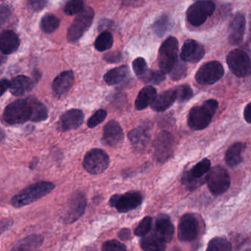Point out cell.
Instances as JSON below:
<instances>
[{"instance_id":"20","label":"cell","mask_w":251,"mask_h":251,"mask_svg":"<svg viewBox=\"0 0 251 251\" xmlns=\"http://www.w3.org/2000/svg\"><path fill=\"white\" fill-rule=\"evenodd\" d=\"M75 75L73 71H64L58 75L52 82V92L57 97L64 96L73 86Z\"/></svg>"},{"instance_id":"47","label":"cell","mask_w":251,"mask_h":251,"mask_svg":"<svg viewBox=\"0 0 251 251\" xmlns=\"http://www.w3.org/2000/svg\"><path fill=\"white\" fill-rule=\"evenodd\" d=\"M118 237L123 241L129 240L131 238V232L128 228H123L119 232Z\"/></svg>"},{"instance_id":"45","label":"cell","mask_w":251,"mask_h":251,"mask_svg":"<svg viewBox=\"0 0 251 251\" xmlns=\"http://www.w3.org/2000/svg\"><path fill=\"white\" fill-rule=\"evenodd\" d=\"M48 2L43 1V0H34V1H30L28 2V6L32 11L39 12L42 11L46 6Z\"/></svg>"},{"instance_id":"43","label":"cell","mask_w":251,"mask_h":251,"mask_svg":"<svg viewBox=\"0 0 251 251\" xmlns=\"http://www.w3.org/2000/svg\"><path fill=\"white\" fill-rule=\"evenodd\" d=\"M102 251H126V246L117 240H109L104 242Z\"/></svg>"},{"instance_id":"16","label":"cell","mask_w":251,"mask_h":251,"mask_svg":"<svg viewBox=\"0 0 251 251\" xmlns=\"http://www.w3.org/2000/svg\"><path fill=\"white\" fill-rule=\"evenodd\" d=\"M124 133L120 125L115 120L108 122L103 128L102 141L104 145L117 148L123 143Z\"/></svg>"},{"instance_id":"52","label":"cell","mask_w":251,"mask_h":251,"mask_svg":"<svg viewBox=\"0 0 251 251\" xmlns=\"http://www.w3.org/2000/svg\"><path fill=\"white\" fill-rule=\"evenodd\" d=\"M246 251H251V249H248V250H247Z\"/></svg>"},{"instance_id":"25","label":"cell","mask_w":251,"mask_h":251,"mask_svg":"<svg viewBox=\"0 0 251 251\" xmlns=\"http://www.w3.org/2000/svg\"><path fill=\"white\" fill-rule=\"evenodd\" d=\"M176 100H177L176 91L170 89L158 95L151 105V108L157 112H163L170 108L176 102Z\"/></svg>"},{"instance_id":"17","label":"cell","mask_w":251,"mask_h":251,"mask_svg":"<svg viewBox=\"0 0 251 251\" xmlns=\"http://www.w3.org/2000/svg\"><path fill=\"white\" fill-rule=\"evenodd\" d=\"M205 55V48L195 40H187L184 42L180 52V58L185 62L196 64Z\"/></svg>"},{"instance_id":"37","label":"cell","mask_w":251,"mask_h":251,"mask_svg":"<svg viewBox=\"0 0 251 251\" xmlns=\"http://www.w3.org/2000/svg\"><path fill=\"white\" fill-rule=\"evenodd\" d=\"M85 9L84 3L80 0H73L67 2L64 8V14L67 16L78 15Z\"/></svg>"},{"instance_id":"28","label":"cell","mask_w":251,"mask_h":251,"mask_svg":"<svg viewBox=\"0 0 251 251\" xmlns=\"http://www.w3.org/2000/svg\"><path fill=\"white\" fill-rule=\"evenodd\" d=\"M167 242L155 232L148 233L141 240V248L144 251H164Z\"/></svg>"},{"instance_id":"33","label":"cell","mask_w":251,"mask_h":251,"mask_svg":"<svg viewBox=\"0 0 251 251\" xmlns=\"http://www.w3.org/2000/svg\"><path fill=\"white\" fill-rule=\"evenodd\" d=\"M59 25L60 20L53 14H45L41 20V30L48 34L55 32L59 27Z\"/></svg>"},{"instance_id":"35","label":"cell","mask_w":251,"mask_h":251,"mask_svg":"<svg viewBox=\"0 0 251 251\" xmlns=\"http://www.w3.org/2000/svg\"><path fill=\"white\" fill-rule=\"evenodd\" d=\"M206 251H232V246L227 239L216 237L210 241Z\"/></svg>"},{"instance_id":"34","label":"cell","mask_w":251,"mask_h":251,"mask_svg":"<svg viewBox=\"0 0 251 251\" xmlns=\"http://www.w3.org/2000/svg\"><path fill=\"white\" fill-rule=\"evenodd\" d=\"M171 22L168 16L162 15L158 17L153 24V31L158 37H162L170 30Z\"/></svg>"},{"instance_id":"10","label":"cell","mask_w":251,"mask_h":251,"mask_svg":"<svg viewBox=\"0 0 251 251\" xmlns=\"http://www.w3.org/2000/svg\"><path fill=\"white\" fill-rule=\"evenodd\" d=\"M208 187L211 193L220 195L227 192L230 185V178L227 172L220 166L213 167L206 177Z\"/></svg>"},{"instance_id":"7","label":"cell","mask_w":251,"mask_h":251,"mask_svg":"<svg viewBox=\"0 0 251 251\" xmlns=\"http://www.w3.org/2000/svg\"><path fill=\"white\" fill-rule=\"evenodd\" d=\"M215 4L211 1H198L190 5L186 11V20L191 25L200 27L214 14Z\"/></svg>"},{"instance_id":"36","label":"cell","mask_w":251,"mask_h":251,"mask_svg":"<svg viewBox=\"0 0 251 251\" xmlns=\"http://www.w3.org/2000/svg\"><path fill=\"white\" fill-rule=\"evenodd\" d=\"M142 80L146 83L158 85L162 83L166 79L165 73L156 70H149L147 72L146 74L142 77Z\"/></svg>"},{"instance_id":"12","label":"cell","mask_w":251,"mask_h":251,"mask_svg":"<svg viewBox=\"0 0 251 251\" xmlns=\"http://www.w3.org/2000/svg\"><path fill=\"white\" fill-rule=\"evenodd\" d=\"M142 201V194L133 191L123 195H113L110 199L109 203L111 207L117 208L119 212L126 213L140 206Z\"/></svg>"},{"instance_id":"3","label":"cell","mask_w":251,"mask_h":251,"mask_svg":"<svg viewBox=\"0 0 251 251\" xmlns=\"http://www.w3.org/2000/svg\"><path fill=\"white\" fill-rule=\"evenodd\" d=\"M3 120L11 126L24 124L31 120L32 107L28 98L19 99L10 103L4 111Z\"/></svg>"},{"instance_id":"11","label":"cell","mask_w":251,"mask_h":251,"mask_svg":"<svg viewBox=\"0 0 251 251\" xmlns=\"http://www.w3.org/2000/svg\"><path fill=\"white\" fill-rule=\"evenodd\" d=\"M224 75V68L218 61H210L200 67L195 74V80L200 84L211 85Z\"/></svg>"},{"instance_id":"6","label":"cell","mask_w":251,"mask_h":251,"mask_svg":"<svg viewBox=\"0 0 251 251\" xmlns=\"http://www.w3.org/2000/svg\"><path fill=\"white\" fill-rule=\"evenodd\" d=\"M87 200L83 192L76 191L69 198L63 210V221L66 224H71L80 218L86 211Z\"/></svg>"},{"instance_id":"48","label":"cell","mask_w":251,"mask_h":251,"mask_svg":"<svg viewBox=\"0 0 251 251\" xmlns=\"http://www.w3.org/2000/svg\"><path fill=\"white\" fill-rule=\"evenodd\" d=\"M13 220L11 219H5L1 222V232L4 233L5 230H8L10 227H12Z\"/></svg>"},{"instance_id":"9","label":"cell","mask_w":251,"mask_h":251,"mask_svg":"<svg viewBox=\"0 0 251 251\" xmlns=\"http://www.w3.org/2000/svg\"><path fill=\"white\" fill-rule=\"evenodd\" d=\"M110 159L108 154L101 149H92L87 152L83 159L85 170L92 175H99L107 170Z\"/></svg>"},{"instance_id":"18","label":"cell","mask_w":251,"mask_h":251,"mask_svg":"<svg viewBox=\"0 0 251 251\" xmlns=\"http://www.w3.org/2000/svg\"><path fill=\"white\" fill-rule=\"evenodd\" d=\"M84 121V114L81 110L70 109L64 113L58 122V130L68 131L78 128Z\"/></svg>"},{"instance_id":"8","label":"cell","mask_w":251,"mask_h":251,"mask_svg":"<svg viewBox=\"0 0 251 251\" xmlns=\"http://www.w3.org/2000/svg\"><path fill=\"white\" fill-rule=\"evenodd\" d=\"M230 71L239 77H247L251 73V61L248 54L241 50L230 51L226 58Z\"/></svg>"},{"instance_id":"13","label":"cell","mask_w":251,"mask_h":251,"mask_svg":"<svg viewBox=\"0 0 251 251\" xmlns=\"http://www.w3.org/2000/svg\"><path fill=\"white\" fill-rule=\"evenodd\" d=\"M175 140L170 132L163 130L154 142V157L158 162H164L173 155Z\"/></svg>"},{"instance_id":"50","label":"cell","mask_w":251,"mask_h":251,"mask_svg":"<svg viewBox=\"0 0 251 251\" xmlns=\"http://www.w3.org/2000/svg\"><path fill=\"white\" fill-rule=\"evenodd\" d=\"M11 87V83L7 79L1 80V95H3L5 92Z\"/></svg>"},{"instance_id":"27","label":"cell","mask_w":251,"mask_h":251,"mask_svg":"<svg viewBox=\"0 0 251 251\" xmlns=\"http://www.w3.org/2000/svg\"><path fill=\"white\" fill-rule=\"evenodd\" d=\"M156 97L157 91L153 86H145L139 92L135 101L136 110L142 111L148 108L150 105H152Z\"/></svg>"},{"instance_id":"40","label":"cell","mask_w":251,"mask_h":251,"mask_svg":"<svg viewBox=\"0 0 251 251\" xmlns=\"http://www.w3.org/2000/svg\"><path fill=\"white\" fill-rule=\"evenodd\" d=\"M132 67H133V70L134 71L135 74L136 75L137 77H140V78H142L146 74L147 72L148 71V64H147L145 58H142V57L136 58L133 61Z\"/></svg>"},{"instance_id":"29","label":"cell","mask_w":251,"mask_h":251,"mask_svg":"<svg viewBox=\"0 0 251 251\" xmlns=\"http://www.w3.org/2000/svg\"><path fill=\"white\" fill-rule=\"evenodd\" d=\"M130 75L129 67L127 65H123L115 67L108 71L104 75L103 79L107 84L109 86H114L124 81L130 76Z\"/></svg>"},{"instance_id":"41","label":"cell","mask_w":251,"mask_h":251,"mask_svg":"<svg viewBox=\"0 0 251 251\" xmlns=\"http://www.w3.org/2000/svg\"><path fill=\"white\" fill-rule=\"evenodd\" d=\"M170 77L173 80H179L187 75V67L181 61H178L176 67L170 73Z\"/></svg>"},{"instance_id":"53","label":"cell","mask_w":251,"mask_h":251,"mask_svg":"<svg viewBox=\"0 0 251 251\" xmlns=\"http://www.w3.org/2000/svg\"></svg>"},{"instance_id":"38","label":"cell","mask_w":251,"mask_h":251,"mask_svg":"<svg viewBox=\"0 0 251 251\" xmlns=\"http://www.w3.org/2000/svg\"><path fill=\"white\" fill-rule=\"evenodd\" d=\"M152 219L151 217H146L140 222L139 226L135 229L134 233L137 236H145L150 233L152 228Z\"/></svg>"},{"instance_id":"2","label":"cell","mask_w":251,"mask_h":251,"mask_svg":"<svg viewBox=\"0 0 251 251\" xmlns=\"http://www.w3.org/2000/svg\"><path fill=\"white\" fill-rule=\"evenodd\" d=\"M55 188L52 182L41 181L27 186L11 200V205L20 208L33 203L50 193Z\"/></svg>"},{"instance_id":"26","label":"cell","mask_w":251,"mask_h":251,"mask_svg":"<svg viewBox=\"0 0 251 251\" xmlns=\"http://www.w3.org/2000/svg\"><path fill=\"white\" fill-rule=\"evenodd\" d=\"M44 237L41 234H32L19 241L10 251H36L42 246Z\"/></svg>"},{"instance_id":"1","label":"cell","mask_w":251,"mask_h":251,"mask_svg":"<svg viewBox=\"0 0 251 251\" xmlns=\"http://www.w3.org/2000/svg\"><path fill=\"white\" fill-rule=\"evenodd\" d=\"M219 103L216 100H208L201 106H195L188 115V126L195 130H201L209 126Z\"/></svg>"},{"instance_id":"4","label":"cell","mask_w":251,"mask_h":251,"mask_svg":"<svg viewBox=\"0 0 251 251\" xmlns=\"http://www.w3.org/2000/svg\"><path fill=\"white\" fill-rule=\"evenodd\" d=\"M178 61V42L175 37H169L160 48L158 67L163 73L170 74Z\"/></svg>"},{"instance_id":"19","label":"cell","mask_w":251,"mask_h":251,"mask_svg":"<svg viewBox=\"0 0 251 251\" xmlns=\"http://www.w3.org/2000/svg\"><path fill=\"white\" fill-rule=\"evenodd\" d=\"M245 32V18L243 14H236L229 26L228 41L231 45L242 42Z\"/></svg>"},{"instance_id":"22","label":"cell","mask_w":251,"mask_h":251,"mask_svg":"<svg viewBox=\"0 0 251 251\" xmlns=\"http://www.w3.org/2000/svg\"><path fill=\"white\" fill-rule=\"evenodd\" d=\"M128 139L132 146L137 152H142L148 146L150 141V134L147 127L139 126L129 132Z\"/></svg>"},{"instance_id":"30","label":"cell","mask_w":251,"mask_h":251,"mask_svg":"<svg viewBox=\"0 0 251 251\" xmlns=\"http://www.w3.org/2000/svg\"><path fill=\"white\" fill-rule=\"evenodd\" d=\"M242 150L243 145L241 142H236L228 148L226 154V161L229 167H236L242 162Z\"/></svg>"},{"instance_id":"46","label":"cell","mask_w":251,"mask_h":251,"mask_svg":"<svg viewBox=\"0 0 251 251\" xmlns=\"http://www.w3.org/2000/svg\"><path fill=\"white\" fill-rule=\"evenodd\" d=\"M11 14V10L8 5H1V24L4 25L5 22L8 21Z\"/></svg>"},{"instance_id":"39","label":"cell","mask_w":251,"mask_h":251,"mask_svg":"<svg viewBox=\"0 0 251 251\" xmlns=\"http://www.w3.org/2000/svg\"><path fill=\"white\" fill-rule=\"evenodd\" d=\"M176 93H177V100L180 103L187 102L193 97V90L188 85L178 86L176 89Z\"/></svg>"},{"instance_id":"44","label":"cell","mask_w":251,"mask_h":251,"mask_svg":"<svg viewBox=\"0 0 251 251\" xmlns=\"http://www.w3.org/2000/svg\"><path fill=\"white\" fill-rule=\"evenodd\" d=\"M103 59L109 64H118L123 59V55L119 51H111L103 55Z\"/></svg>"},{"instance_id":"42","label":"cell","mask_w":251,"mask_h":251,"mask_svg":"<svg viewBox=\"0 0 251 251\" xmlns=\"http://www.w3.org/2000/svg\"><path fill=\"white\" fill-rule=\"evenodd\" d=\"M107 117V111L104 109H100L97 111L92 117L88 120L87 126L90 128H94L99 126L105 120Z\"/></svg>"},{"instance_id":"51","label":"cell","mask_w":251,"mask_h":251,"mask_svg":"<svg viewBox=\"0 0 251 251\" xmlns=\"http://www.w3.org/2000/svg\"><path fill=\"white\" fill-rule=\"evenodd\" d=\"M37 164H38V159H37V158H35V159L33 160V161H32L31 163H30V169H32V170H33V169H34L35 167H36V166L37 165Z\"/></svg>"},{"instance_id":"49","label":"cell","mask_w":251,"mask_h":251,"mask_svg":"<svg viewBox=\"0 0 251 251\" xmlns=\"http://www.w3.org/2000/svg\"><path fill=\"white\" fill-rule=\"evenodd\" d=\"M244 118L246 120L247 123L251 124V102L247 105L244 110Z\"/></svg>"},{"instance_id":"14","label":"cell","mask_w":251,"mask_h":251,"mask_svg":"<svg viewBox=\"0 0 251 251\" xmlns=\"http://www.w3.org/2000/svg\"><path fill=\"white\" fill-rule=\"evenodd\" d=\"M199 224L195 216L184 214L180 219L178 226V238L183 242H191L196 239L198 234Z\"/></svg>"},{"instance_id":"5","label":"cell","mask_w":251,"mask_h":251,"mask_svg":"<svg viewBox=\"0 0 251 251\" xmlns=\"http://www.w3.org/2000/svg\"><path fill=\"white\" fill-rule=\"evenodd\" d=\"M95 11L91 7H86L77 15L67 31V40L70 43L78 42L88 31L93 22Z\"/></svg>"},{"instance_id":"24","label":"cell","mask_w":251,"mask_h":251,"mask_svg":"<svg viewBox=\"0 0 251 251\" xmlns=\"http://www.w3.org/2000/svg\"><path fill=\"white\" fill-rule=\"evenodd\" d=\"M34 87V82L30 77L19 75L14 77L11 82L10 92L14 96H23L29 93Z\"/></svg>"},{"instance_id":"15","label":"cell","mask_w":251,"mask_h":251,"mask_svg":"<svg viewBox=\"0 0 251 251\" xmlns=\"http://www.w3.org/2000/svg\"><path fill=\"white\" fill-rule=\"evenodd\" d=\"M210 167L211 161L207 158H204L184 175L182 182L189 189L192 190L199 185L200 179L210 171Z\"/></svg>"},{"instance_id":"32","label":"cell","mask_w":251,"mask_h":251,"mask_svg":"<svg viewBox=\"0 0 251 251\" xmlns=\"http://www.w3.org/2000/svg\"><path fill=\"white\" fill-rule=\"evenodd\" d=\"M114 45L112 33L108 30L102 32L95 42V48L99 52H104L111 49Z\"/></svg>"},{"instance_id":"21","label":"cell","mask_w":251,"mask_h":251,"mask_svg":"<svg viewBox=\"0 0 251 251\" xmlns=\"http://www.w3.org/2000/svg\"><path fill=\"white\" fill-rule=\"evenodd\" d=\"M153 231L166 242H171L174 235V226L170 217L166 214H160L155 220Z\"/></svg>"},{"instance_id":"23","label":"cell","mask_w":251,"mask_h":251,"mask_svg":"<svg viewBox=\"0 0 251 251\" xmlns=\"http://www.w3.org/2000/svg\"><path fill=\"white\" fill-rule=\"evenodd\" d=\"M20 41L17 33L12 30H5L1 34L0 49L4 55L14 53L20 48Z\"/></svg>"},{"instance_id":"31","label":"cell","mask_w":251,"mask_h":251,"mask_svg":"<svg viewBox=\"0 0 251 251\" xmlns=\"http://www.w3.org/2000/svg\"><path fill=\"white\" fill-rule=\"evenodd\" d=\"M28 99L32 107V117L30 121L34 123L45 121L48 118V110L45 105L33 97H29Z\"/></svg>"}]
</instances>
